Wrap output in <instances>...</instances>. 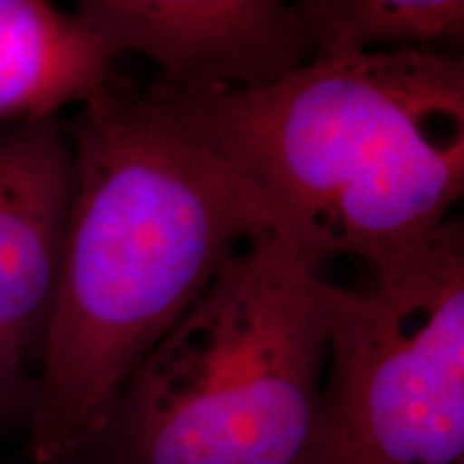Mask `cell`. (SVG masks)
I'll use <instances>...</instances> for the list:
<instances>
[{"label":"cell","instance_id":"1","mask_svg":"<svg viewBox=\"0 0 464 464\" xmlns=\"http://www.w3.org/2000/svg\"><path fill=\"white\" fill-rule=\"evenodd\" d=\"M65 121L73 196L26 415L34 464L89 456L144 357L247 241L280 232L265 196L155 86L114 78Z\"/></svg>","mask_w":464,"mask_h":464},{"label":"cell","instance_id":"2","mask_svg":"<svg viewBox=\"0 0 464 464\" xmlns=\"http://www.w3.org/2000/svg\"><path fill=\"white\" fill-rule=\"evenodd\" d=\"M161 92L265 196L316 271L344 256L372 274L402 263L462 196L456 54L307 61L260 89Z\"/></svg>","mask_w":464,"mask_h":464},{"label":"cell","instance_id":"3","mask_svg":"<svg viewBox=\"0 0 464 464\" xmlns=\"http://www.w3.org/2000/svg\"><path fill=\"white\" fill-rule=\"evenodd\" d=\"M327 290L282 232L247 241L127 381L92 464H304Z\"/></svg>","mask_w":464,"mask_h":464},{"label":"cell","instance_id":"4","mask_svg":"<svg viewBox=\"0 0 464 464\" xmlns=\"http://www.w3.org/2000/svg\"><path fill=\"white\" fill-rule=\"evenodd\" d=\"M304 464H464V228L451 216L426 246L329 284L327 368Z\"/></svg>","mask_w":464,"mask_h":464},{"label":"cell","instance_id":"5","mask_svg":"<svg viewBox=\"0 0 464 464\" xmlns=\"http://www.w3.org/2000/svg\"><path fill=\"white\" fill-rule=\"evenodd\" d=\"M73 14L114 61L144 56L174 95L274 84L312 58L295 3L282 0H82Z\"/></svg>","mask_w":464,"mask_h":464},{"label":"cell","instance_id":"6","mask_svg":"<svg viewBox=\"0 0 464 464\" xmlns=\"http://www.w3.org/2000/svg\"><path fill=\"white\" fill-rule=\"evenodd\" d=\"M73 196L65 116L0 127V344L37 362Z\"/></svg>","mask_w":464,"mask_h":464},{"label":"cell","instance_id":"7","mask_svg":"<svg viewBox=\"0 0 464 464\" xmlns=\"http://www.w3.org/2000/svg\"><path fill=\"white\" fill-rule=\"evenodd\" d=\"M114 63L73 11L0 0V127L82 106L116 78Z\"/></svg>","mask_w":464,"mask_h":464},{"label":"cell","instance_id":"8","mask_svg":"<svg viewBox=\"0 0 464 464\" xmlns=\"http://www.w3.org/2000/svg\"><path fill=\"white\" fill-rule=\"evenodd\" d=\"M310 61L348 56L454 54L464 42L462 0H299Z\"/></svg>","mask_w":464,"mask_h":464},{"label":"cell","instance_id":"9","mask_svg":"<svg viewBox=\"0 0 464 464\" xmlns=\"http://www.w3.org/2000/svg\"><path fill=\"white\" fill-rule=\"evenodd\" d=\"M34 374L14 353L0 344V421L24 413L28 415L33 402Z\"/></svg>","mask_w":464,"mask_h":464}]
</instances>
